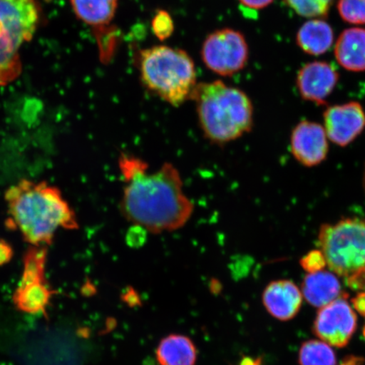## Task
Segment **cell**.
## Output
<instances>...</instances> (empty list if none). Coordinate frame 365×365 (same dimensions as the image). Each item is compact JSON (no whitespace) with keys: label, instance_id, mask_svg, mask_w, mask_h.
Returning <instances> with one entry per match:
<instances>
[{"label":"cell","instance_id":"6da1fadb","mask_svg":"<svg viewBox=\"0 0 365 365\" xmlns=\"http://www.w3.org/2000/svg\"><path fill=\"white\" fill-rule=\"evenodd\" d=\"M118 167L125 181L120 209L128 221L154 235L180 230L190 221L195 205L172 163L150 171L143 160L123 153Z\"/></svg>","mask_w":365,"mask_h":365},{"label":"cell","instance_id":"7a4b0ae2","mask_svg":"<svg viewBox=\"0 0 365 365\" xmlns=\"http://www.w3.org/2000/svg\"><path fill=\"white\" fill-rule=\"evenodd\" d=\"M8 226L19 231L27 243L46 247L59 228L77 230L76 214L61 190L45 182L21 180L6 191Z\"/></svg>","mask_w":365,"mask_h":365},{"label":"cell","instance_id":"3957f363","mask_svg":"<svg viewBox=\"0 0 365 365\" xmlns=\"http://www.w3.org/2000/svg\"><path fill=\"white\" fill-rule=\"evenodd\" d=\"M190 99L195 103L200 129L212 143H230L252 129L253 104L239 88L221 81L200 83Z\"/></svg>","mask_w":365,"mask_h":365},{"label":"cell","instance_id":"277c9868","mask_svg":"<svg viewBox=\"0 0 365 365\" xmlns=\"http://www.w3.org/2000/svg\"><path fill=\"white\" fill-rule=\"evenodd\" d=\"M140 71L145 88L173 107L190 99L197 86L193 59L184 50L168 46L143 50Z\"/></svg>","mask_w":365,"mask_h":365},{"label":"cell","instance_id":"5b68a950","mask_svg":"<svg viewBox=\"0 0 365 365\" xmlns=\"http://www.w3.org/2000/svg\"><path fill=\"white\" fill-rule=\"evenodd\" d=\"M39 20L36 0H0V86L21 76L20 48L33 39Z\"/></svg>","mask_w":365,"mask_h":365},{"label":"cell","instance_id":"8992f818","mask_svg":"<svg viewBox=\"0 0 365 365\" xmlns=\"http://www.w3.org/2000/svg\"><path fill=\"white\" fill-rule=\"evenodd\" d=\"M319 250L333 273L349 277L365 267V219L348 217L319 227Z\"/></svg>","mask_w":365,"mask_h":365},{"label":"cell","instance_id":"52a82bcc","mask_svg":"<svg viewBox=\"0 0 365 365\" xmlns=\"http://www.w3.org/2000/svg\"><path fill=\"white\" fill-rule=\"evenodd\" d=\"M47 253L46 247H33L25 255L21 279L13 295L14 304L22 312L46 314L56 294L45 279Z\"/></svg>","mask_w":365,"mask_h":365},{"label":"cell","instance_id":"ba28073f","mask_svg":"<svg viewBox=\"0 0 365 365\" xmlns=\"http://www.w3.org/2000/svg\"><path fill=\"white\" fill-rule=\"evenodd\" d=\"M202 61L209 70L222 76H231L245 67L249 47L239 31L223 29L213 31L204 41Z\"/></svg>","mask_w":365,"mask_h":365},{"label":"cell","instance_id":"9c48e42d","mask_svg":"<svg viewBox=\"0 0 365 365\" xmlns=\"http://www.w3.org/2000/svg\"><path fill=\"white\" fill-rule=\"evenodd\" d=\"M346 294L319 309L314 323V332L326 344L344 348L357 328V317L346 301Z\"/></svg>","mask_w":365,"mask_h":365},{"label":"cell","instance_id":"30bf717a","mask_svg":"<svg viewBox=\"0 0 365 365\" xmlns=\"http://www.w3.org/2000/svg\"><path fill=\"white\" fill-rule=\"evenodd\" d=\"M324 128L328 140L346 147L362 133L365 128V113L357 102L335 105L324 113Z\"/></svg>","mask_w":365,"mask_h":365},{"label":"cell","instance_id":"8fae6325","mask_svg":"<svg viewBox=\"0 0 365 365\" xmlns=\"http://www.w3.org/2000/svg\"><path fill=\"white\" fill-rule=\"evenodd\" d=\"M291 153L305 167H314L325 161L329 145L325 128L317 123L303 120L291 135Z\"/></svg>","mask_w":365,"mask_h":365},{"label":"cell","instance_id":"7c38bea8","mask_svg":"<svg viewBox=\"0 0 365 365\" xmlns=\"http://www.w3.org/2000/svg\"><path fill=\"white\" fill-rule=\"evenodd\" d=\"M339 81L334 67L326 62H312L305 65L297 76V88L305 101L325 104Z\"/></svg>","mask_w":365,"mask_h":365},{"label":"cell","instance_id":"4fadbf2b","mask_svg":"<svg viewBox=\"0 0 365 365\" xmlns=\"http://www.w3.org/2000/svg\"><path fill=\"white\" fill-rule=\"evenodd\" d=\"M262 299L271 316L281 321H289L299 312L303 298L293 282L279 280L271 282L266 287Z\"/></svg>","mask_w":365,"mask_h":365},{"label":"cell","instance_id":"5bb4252c","mask_svg":"<svg viewBox=\"0 0 365 365\" xmlns=\"http://www.w3.org/2000/svg\"><path fill=\"white\" fill-rule=\"evenodd\" d=\"M335 57L349 71H365V29L354 27L341 34L335 45Z\"/></svg>","mask_w":365,"mask_h":365},{"label":"cell","instance_id":"9a60e30c","mask_svg":"<svg viewBox=\"0 0 365 365\" xmlns=\"http://www.w3.org/2000/svg\"><path fill=\"white\" fill-rule=\"evenodd\" d=\"M302 291L307 302L317 308L326 307L341 295L339 278L334 273L324 270L309 273L303 282Z\"/></svg>","mask_w":365,"mask_h":365},{"label":"cell","instance_id":"2e32d148","mask_svg":"<svg viewBox=\"0 0 365 365\" xmlns=\"http://www.w3.org/2000/svg\"><path fill=\"white\" fill-rule=\"evenodd\" d=\"M334 41L332 27L325 21L310 20L300 27L297 44L309 56H322L328 51Z\"/></svg>","mask_w":365,"mask_h":365},{"label":"cell","instance_id":"e0dca14e","mask_svg":"<svg viewBox=\"0 0 365 365\" xmlns=\"http://www.w3.org/2000/svg\"><path fill=\"white\" fill-rule=\"evenodd\" d=\"M157 359L160 365H195L197 351L188 336L172 334L160 341Z\"/></svg>","mask_w":365,"mask_h":365},{"label":"cell","instance_id":"ac0fdd59","mask_svg":"<svg viewBox=\"0 0 365 365\" xmlns=\"http://www.w3.org/2000/svg\"><path fill=\"white\" fill-rule=\"evenodd\" d=\"M71 4L77 18L93 26L109 24L118 8V0H71Z\"/></svg>","mask_w":365,"mask_h":365},{"label":"cell","instance_id":"d6986e66","mask_svg":"<svg viewBox=\"0 0 365 365\" xmlns=\"http://www.w3.org/2000/svg\"><path fill=\"white\" fill-rule=\"evenodd\" d=\"M300 365H336L334 351L325 341L310 340L301 346L299 356Z\"/></svg>","mask_w":365,"mask_h":365},{"label":"cell","instance_id":"ffe728a7","mask_svg":"<svg viewBox=\"0 0 365 365\" xmlns=\"http://www.w3.org/2000/svg\"><path fill=\"white\" fill-rule=\"evenodd\" d=\"M333 0H285L287 6L299 14L309 18L325 17L329 12Z\"/></svg>","mask_w":365,"mask_h":365},{"label":"cell","instance_id":"44dd1931","mask_svg":"<svg viewBox=\"0 0 365 365\" xmlns=\"http://www.w3.org/2000/svg\"><path fill=\"white\" fill-rule=\"evenodd\" d=\"M337 9L341 19L350 24H365V0H339Z\"/></svg>","mask_w":365,"mask_h":365},{"label":"cell","instance_id":"7402d4cb","mask_svg":"<svg viewBox=\"0 0 365 365\" xmlns=\"http://www.w3.org/2000/svg\"><path fill=\"white\" fill-rule=\"evenodd\" d=\"M152 29L159 40L164 41L170 38L175 31V23L170 14L163 10L158 11L152 21Z\"/></svg>","mask_w":365,"mask_h":365},{"label":"cell","instance_id":"603a6c76","mask_svg":"<svg viewBox=\"0 0 365 365\" xmlns=\"http://www.w3.org/2000/svg\"><path fill=\"white\" fill-rule=\"evenodd\" d=\"M300 264L309 273L322 271L327 266L325 257L321 250L309 251L300 259Z\"/></svg>","mask_w":365,"mask_h":365},{"label":"cell","instance_id":"cb8c5ba5","mask_svg":"<svg viewBox=\"0 0 365 365\" xmlns=\"http://www.w3.org/2000/svg\"><path fill=\"white\" fill-rule=\"evenodd\" d=\"M348 285L355 291L365 292V267L348 277Z\"/></svg>","mask_w":365,"mask_h":365},{"label":"cell","instance_id":"d4e9b609","mask_svg":"<svg viewBox=\"0 0 365 365\" xmlns=\"http://www.w3.org/2000/svg\"><path fill=\"white\" fill-rule=\"evenodd\" d=\"M14 250L6 241L0 240V267L4 266L11 261Z\"/></svg>","mask_w":365,"mask_h":365},{"label":"cell","instance_id":"484cf974","mask_svg":"<svg viewBox=\"0 0 365 365\" xmlns=\"http://www.w3.org/2000/svg\"><path fill=\"white\" fill-rule=\"evenodd\" d=\"M274 0H240L242 6L252 9V10H262L264 8H267Z\"/></svg>","mask_w":365,"mask_h":365},{"label":"cell","instance_id":"4316f807","mask_svg":"<svg viewBox=\"0 0 365 365\" xmlns=\"http://www.w3.org/2000/svg\"><path fill=\"white\" fill-rule=\"evenodd\" d=\"M354 307L357 312L365 317V292L360 293L352 299Z\"/></svg>","mask_w":365,"mask_h":365},{"label":"cell","instance_id":"83f0119b","mask_svg":"<svg viewBox=\"0 0 365 365\" xmlns=\"http://www.w3.org/2000/svg\"><path fill=\"white\" fill-rule=\"evenodd\" d=\"M240 365H261V361L259 359H245L242 360Z\"/></svg>","mask_w":365,"mask_h":365},{"label":"cell","instance_id":"f1b7e54d","mask_svg":"<svg viewBox=\"0 0 365 365\" xmlns=\"http://www.w3.org/2000/svg\"><path fill=\"white\" fill-rule=\"evenodd\" d=\"M364 337H365V327H364Z\"/></svg>","mask_w":365,"mask_h":365}]
</instances>
